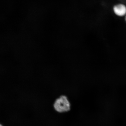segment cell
Masks as SVG:
<instances>
[{"mask_svg": "<svg viewBox=\"0 0 126 126\" xmlns=\"http://www.w3.org/2000/svg\"><path fill=\"white\" fill-rule=\"evenodd\" d=\"M114 13L119 16H123L126 14V7L124 4H119L115 6L113 8Z\"/></svg>", "mask_w": 126, "mask_h": 126, "instance_id": "2", "label": "cell"}, {"mask_svg": "<svg viewBox=\"0 0 126 126\" xmlns=\"http://www.w3.org/2000/svg\"><path fill=\"white\" fill-rule=\"evenodd\" d=\"M0 126H3L2 125H1V124H0Z\"/></svg>", "mask_w": 126, "mask_h": 126, "instance_id": "4", "label": "cell"}, {"mask_svg": "<svg viewBox=\"0 0 126 126\" xmlns=\"http://www.w3.org/2000/svg\"><path fill=\"white\" fill-rule=\"evenodd\" d=\"M53 107L55 110L58 112L64 113L70 111L71 104L67 97L62 95L55 101Z\"/></svg>", "mask_w": 126, "mask_h": 126, "instance_id": "1", "label": "cell"}, {"mask_svg": "<svg viewBox=\"0 0 126 126\" xmlns=\"http://www.w3.org/2000/svg\"><path fill=\"white\" fill-rule=\"evenodd\" d=\"M125 20H126V17H125Z\"/></svg>", "mask_w": 126, "mask_h": 126, "instance_id": "3", "label": "cell"}]
</instances>
